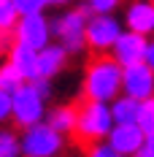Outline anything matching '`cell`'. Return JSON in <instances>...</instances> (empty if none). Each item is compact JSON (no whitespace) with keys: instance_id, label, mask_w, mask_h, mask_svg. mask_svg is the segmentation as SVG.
<instances>
[{"instance_id":"obj_1","label":"cell","mask_w":154,"mask_h":157,"mask_svg":"<svg viewBox=\"0 0 154 157\" xmlns=\"http://www.w3.org/2000/svg\"><path fill=\"white\" fill-rule=\"evenodd\" d=\"M81 92L87 100H100V103H111L116 95L122 92V65L114 63L111 54H100L84 71V81H81Z\"/></svg>"},{"instance_id":"obj_2","label":"cell","mask_w":154,"mask_h":157,"mask_svg":"<svg viewBox=\"0 0 154 157\" xmlns=\"http://www.w3.org/2000/svg\"><path fill=\"white\" fill-rule=\"evenodd\" d=\"M114 127L111 119V109L108 103L100 100H87L76 106V125H73V136L81 144H95V141H106L108 130Z\"/></svg>"},{"instance_id":"obj_3","label":"cell","mask_w":154,"mask_h":157,"mask_svg":"<svg viewBox=\"0 0 154 157\" xmlns=\"http://www.w3.org/2000/svg\"><path fill=\"white\" fill-rule=\"evenodd\" d=\"M92 14L87 6H78V8H68L65 14L49 19V30L51 38L60 44L68 54H81L87 44H84V27H87V16Z\"/></svg>"},{"instance_id":"obj_4","label":"cell","mask_w":154,"mask_h":157,"mask_svg":"<svg viewBox=\"0 0 154 157\" xmlns=\"http://www.w3.org/2000/svg\"><path fill=\"white\" fill-rule=\"evenodd\" d=\"M19 146H22V157H62L68 141L49 122H35L22 130Z\"/></svg>"},{"instance_id":"obj_5","label":"cell","mask_w":154,"mask_h":157,"mask_svg":"<svg viewBox=\"0 0 154 157\" xmlns=\"http://www.w3.org/2000/svg\"><path fill=\"white\" fill-rule=\"evenodd\" d=\"M46 117V98H41L30 81H24L16 92H11V122L16 127H30L35 122H43Z\"/></svg>"},{"instance_id":"obj_6","label":"cell","mask_w":154,"mask_h":157,"mask_svg":"<svg viewBox=\"0 0 154 157\" xmlns=\"http://www.w3.org/2000/svg\"><path fill=\"white\" fill-rule=\"evenodd\" d=\"M122 30L124 25L116 19V14H89L84 27V44L97 54H108V49L114 46Z\"/></svg>"},{"instance_id":"obj_7","label":"cell","mask_w":154,"mask_h":157,"mask_svg":"<svg viewBox=\"0 0 154 157\" xmlns=\"http://www.w3.org/2000/svg\"><path fill=\"white\" fill-rule=\"evenodd\" d=\"M14 41H19V44H27L30 49H43L51 41V30H49V19L43 16V11L41 14H24L16 19L14 25Z\"/></svg>"},{"instance_id":"obj_8","label":"cell","mask_w":154,"mask_h":157,"mask_svg":"<svg viewBox=\"0 0 154 157\" xmlns=\"http://www.w3.org/2000/svg\"><path fill=\"white\" fill-rule=\"evenodd\" d=\"M122 92L135 100H146L154 95V71L143 60L122 68Z\"/></svg>"},{"instance_id":"obj_9","label":"cell","mask_w":154,"mask_h":157,"mask_svg":"<svg viewBox=\"0 0 154 157\" xmlns=\"http://www.w3.org/2000/svg\"><path fill=\"white\" fill-rule=\"evenodd\" d=\"M146 44H149L146 35L133 33V30H122V33H119V38L114 41V46L108 49V54L114 57V63H119L122 68H127V65L141 63V60H143V54H146Z\"/></svg>"},{"instance_id":"obj_10","label":"cell","mask_w":154,"mask_h":157,"mask_svg":"<svg viewBox=\"0 0 154 157\" xmlns=\"http://www.w3.org/2000/svg\"><path fill=\"white\" fill-rule=\"evenodd\" d=\"M124 30L141 33V35H154V0H133L124 11Z\"/></svg>"},{"instance_id":"obj_11","label":"cell","mask_w":154,"mask_h":157,"mask_svg":"<svg viewBox=\"0 0 154 157\" xmlns=\"http://www.w3.org/2000/svg\"><path fill=\"white\" fill-rule=\"evenodd\" d=\"M143 130H141L135 122H127V125H114L111 130H108L106 141L119 152V155L124 157H133L135 152L141 149V144H143Z\"/></svg>"},{"instance_id":"obj_12","label":"cell","mask_w":154,"mask_h":157,"mask_svg":"<svg viewBox=\"0 0 154 157\" xmlns=\"http://www.w3.org/2000/svg\"><path fill=\"white\" fill-rule=\"evenodd\" d=\"M68 60H70V54L57 41H49L43 49H38V76H46V78L60 76L68 68Z\"/></svg>"},{"instance_id":"obj_13","label":"cell","mask_w":154,"mask_h":157,"mask_svg":"<svg viewBox=\"0 0 154 157\" xmlns=\"http://www.w3.org/2000/svg\"><path fill=\"white\" fill-rule=\"evenodd\" d=\"M6 60L14 65L16 71H19V76L24 78V81H32V78L38 76V52H35V49H30L27 44L14 41V46L8 49Z\"/></svg>"},{"instance_id":"obj_14","label":"cell","mask_w":154,"mask_h":157,"mask_svg":"<svg viewBox=\"0 0 154 157\" xmlns=\"http://www.w3.org/2000/svg\"><path fill=\"white\" fill-rule=\"evenodd\" d=\"M138 103H141V100H135V98H130V95L119 92L111 103H108L114 125H127V122H135V117H138Z\"/></svg>"},{"instance_id":"obj_15","label":"cell","mask_w":154,"mask_h":157,"mask_svg":"<svg viewBox=\"0 0 154 157\" xmlns=\"http://www.w3.org/2000/svg\"><path fill=\"white\" fill-rule=\"evenodd\" d=\"M43 122H49V125L54 127L57 133H62V136H70V133H73V125H76V106H68V103L54 106V109L46 111Z\"/></svg>"},{"instance_id":"obj_16","label":"cell","mask_w":154,"mask_h":157,"mask_svg":"<svg viewBox=\"0 0 154 157\" xmlns=\"http://www.w3.org/2000/svg\"><path fill=\"white\" fill-rule=\"evenodd\" d=\"M0 157H22L19 133L6 125H0Z\"/></svg>"},{"instance_id":"obj_17","label":"cell","mask_w":154,"mask_h":157,"mask_svg":"<svg viewBox=\"0 0 154 157\" xmlns=\"http://www.w3.org/2000/svg\"><path fill=\"white\" fill-rule=\"evenodd\" d=\"M135 125L143 130V136L154 133V95L138 103V117H135Z\"/></svg>"},{"instance_id":"obj_18","label":"cell","mask_w":154,"mask_h":157,"mask_svg":"<svg viewBox=\"0 0 154 157\" xmlns=\"http://www.w3.org/2000/svg\"><path fill=\"white\" fill-rule=\"evenodd\" d=\"M22 84H24V78L19 76V71L6 60V63L0 65V90H6V92H16Z\"/></svg>"},{"instance_id":"obj_19","label":"cell","mask_w":154,"mask_h":157,"mask_svg":"<svg viewBox=\"0 0 154 157\" xmlns=\"http://www.w3.org/2000/svg\"><path fill=\"white\" fill-rule=\"evenodd\" d=\"M16 19H19V14H16L14 3L11 0H0V30H14Z\"/></svg>"},{"instance_id":"obj_20","label":"cell","mask_w":154,"mask_h":157,"mask_svg":"<svg viewBox=\"0 0 154 157\" xmlns=\"http://www.w3.org/2000/svg\"><path fill=\"white\" fill-rule=\"evenodd\" d=\"M84 157H124V155H119L108 141H95V144L87 146V155Z\"/></svg>"},{"instance_id":"obj_21","label":"cell","mask_w":154,"mask_h":157,"mask_svg":"<svg viewBox=\"0 0 154 157\" xmlns=\"http://www.w3.org/2000/svg\"><path fill=\"white\" fill-rule=\"evenodd\" d=\"M16 8V14L24 16V14H41L46 8V0H11Z\"/></svg>"},{"instance_id":"obj_22","label":"cell","mask_w":154,"mask_h":157,"mask_svg":"<svg viewBox=\"0 0 154 157\" xmlns=\"http://www.w3.org/2000/svg\"><path fill=\"white\" fill-rule=\"evenodd\" d=\"M92 14H114L119 6H122V0H87L84 3Z\"/></svg>"},{"instance_id":"obj_23","label":"cell","mask_w":154,"mask_h":157,"mask_svg":"<svg viewBox=\"0 0 154 157\" xmlns=\"http://www.w3.org/2000/svg\"><path fill=\"white\" fill-rule=\"evenodd\" d=\"M11 122V92L0 90V125Z\"/></svg>"},{"instance_id":"obj_24","label":"cell","mask_w":154,"mask_h":157,"mask_svg":"<svg viewBox=\"0 0 154 157\" xmlns=\"http://www.w3.org/2000/svg\"><path fill=\"white\" fill-rule=\"evenodd\" d=\"M30 84L38 90V95H41V98H46V100L51 98V92H54V87H51V78H46V76H35Z\"/></svg>"},{"instance_id":"obj_25","label":"cell","mask_w":154,"mask_h":157,"mask_svg":"<svg viewBox=\"0 0 154 157\" xmlns=\"http://www.w3.org/2000/svg\"><path fill=\"white\" fill-rule=\"evenodd\" d=\"M133 157H154V133H149V136L143 138L141 149H138V152H135Z\"/></svg>"},{"instance_id":"obj_26","label":"cell","mask_w":154,"mask_h":157,"mask_svg":"<svg viewBox=\"0 0 154 157\" xmlns=\"http://www.w3.org/2000/svg\"><path fill=\"white\" fill-rule=\"evenodd\" d=\"M11 46H14V33L11 30H0V57H6Z\"/></svg>"},{"instance_id":"obj_27","label":"cell","mask_w":154,"mask_h":157,"mask_svg":"<svg viewBox=\"0 0 154 157\" xmlns=\"http://www.w3.org/2000/svg\"><path fill=\"white\" fill-rule=\"evenodd\" d=\"M143 63H146V65H149V68L154 71V41H149V44H146V54H143Z\"/></svg>"},{"instance_id":"obj_28","label":"cell","mask_w":154,"mask_h":157,"mask_svg":"<svg viewBox=\"0 0 154 157\" xmlns=\"http://www.w3.org/2000/svg\"><path fill=\"white\" fill-rule=\"evenodd\" d=\"M73 0H46V6H57V8H62V6H70Z\"/></svg>"}]
</instances>
